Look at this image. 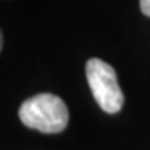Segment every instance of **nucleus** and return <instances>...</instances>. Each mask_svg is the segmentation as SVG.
<instances>
[{
	"label": "nucleus",
	"instance_id": "f257e3e1",
	"mask_svg": "<svg viewBox=\"0 0 150 150\" xmlns=\"http://www.w3.org/2000/svg\"><path fill=\"white\" fill-rule=\"evenodd\" d=\"M18 118L26 127L43 133H60L67 127L69 110L58 95H34L18 109Z\"/></svg>",
	"mask_w": 150,
	"mask_h": 150
},
{
	"label": "nucleus",
	"instance_id": "f03ea898",
	"mask_svg": "<svg viewBox=\"0 0 150 150\" xmlns=\"http://www.w3.org/2000/svg\"><path fill=\"white\" fill-rule=\"evenodd\" d=\"M86 78L92 95L106 113H117L124 104V95L118 84L115 69L100 58H91L86 63Z\"/></svg>",
	"mask_w": 150,
	"mask_h": 150
},
{
	"label": "nucleus",
	"instance_id": "7ed1b4c3",
	"mask_svg": "<svg viewBox=\"0 0 150 150\" xmlns=\"http://www.w3.org/2000/svg\"><path fill=\"white\" fill-rule=\"evenodd\" d=\"M139 8L142 14L150 17V0H139Z\"/></svg>",
	"mask_w": 150,
	"mask_h": 150
}]
</instances>
